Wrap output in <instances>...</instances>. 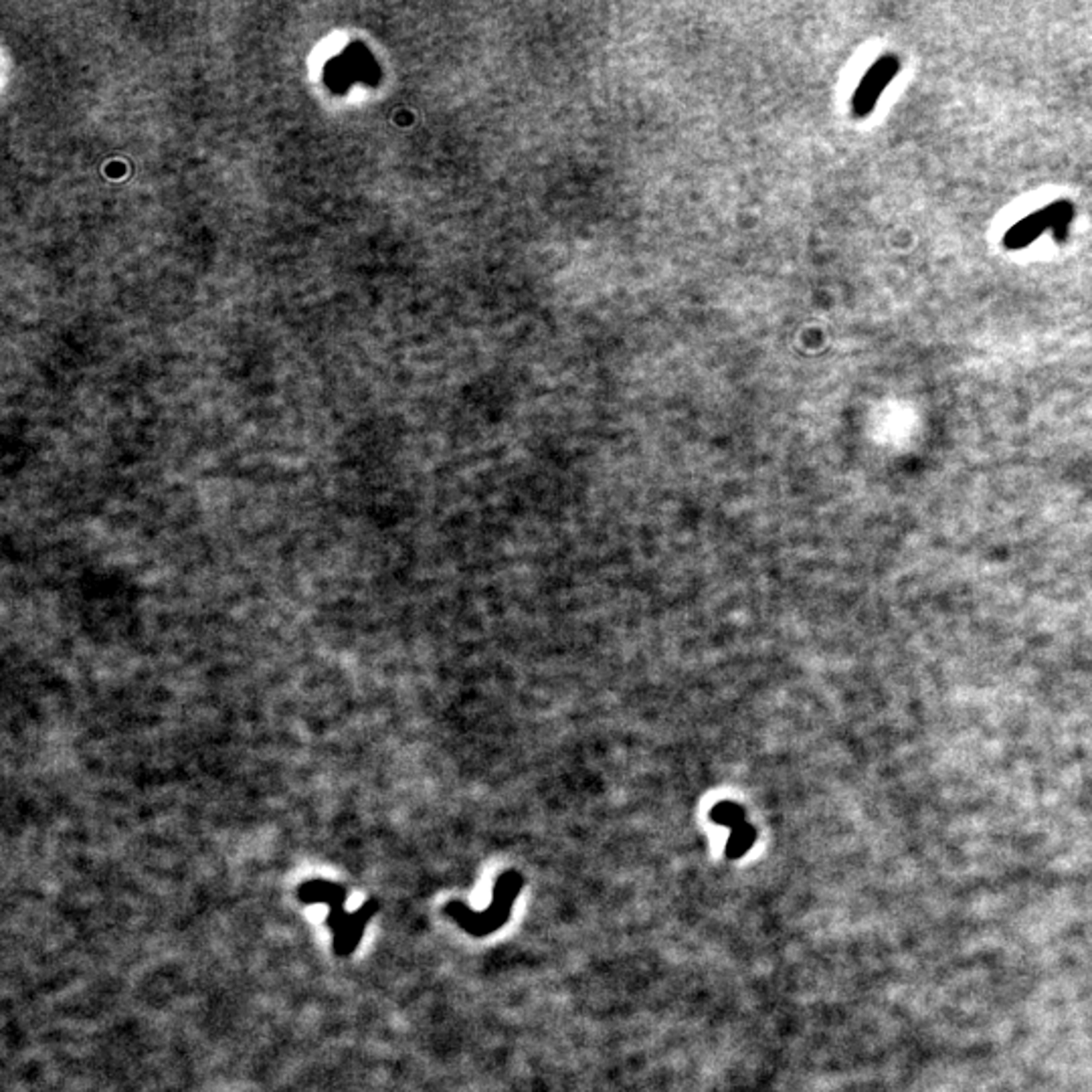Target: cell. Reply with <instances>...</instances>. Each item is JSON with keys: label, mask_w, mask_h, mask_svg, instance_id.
<instances>
[{"label": "cell", "mask_w": 1092, "mask_h": 1092, "mask_svg": "<svg viewBox=\"0 0 1092 1092\" xmlns=\"http://www.w3.org/2000/svg\"><path fill=\"white\" fill-rule=\"evenodd\" d=\"M898 71H901V61H898L896 55L880 57V59L866 71V75L862 77V82L852 98L854 118H866L868 113L874 110L882 91L888 88Z\"/></svg>", "instance_id": "cell-1"}, {"label": "cell", "mask_w": 1092, "mask_h": 1092, "mask_svg": "<svg viewBox=\"0 0 1092 1092\" xmlns=\"http://www.w3.org/2000/svg\"><path fill=\"white\" fill-rule=\"evenodd\" d=\"M1048 229H1052L1050 205L1044 207L1038 213L1027 214V217L1022 221H1018L1016 225L1003 235V247L1011 249V251L1024 249L1030 246L1032 241H1036L1041 233L1048 231Z\"/></svg>", "instance_id": "cell-2"}, {"label": "cell", "mask_w": 1092, "mask_h": 1092, "mask_svg": "<svg viewBox=\"0 0 1092 1092\" xmlns=\"http://www.w3.org/2000/svg\"><path fill=\"white\" fill-rule=\"evenodd\" d=\"M710 817H713L716 823H721L724 825V828H730V830H735L738 828V825L746 823V815H745L743 807L732 801L718 803V806L710 811Z\"/></svg>", "instance_id": "cell-3"}, {"label": "cell", "mask_w": 1092, "mask_h": 1092, "mask_svg": "<svg viewBox=\"0 0 1092 1092\" xmlns=\"http://www.w3.org/2000/svg\"><path fill=\"white\" fill-rule=\"evenodd\" d=\"M754 836H757V833H754V830L749 823H743L732 830V836L727 846V856L730 860H737L738 856H743V854L749 852L754 844Z\"/></svg>", "instance_id": "cell-4"}, {"label": "cell", "mask_w": 1092, "mask_h": 1092, "mask_svg": "<svg viewBox=\"0 0 1092 1092\" xmlns=\"http://www.w3.org/2000/svg\"><path fill=\"white\" fill-rule=\"evenodd\" d=\"M1050 213H1052V231L1056 233L1058 239H1065L1070 221H1072V205L1068 203V200H1058V203L1050 205Z\"/></svg>", "instance_id": "cell-5"}]
</instances>
